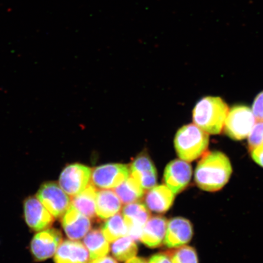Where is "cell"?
<instances>
[{
    "label": "cell",
    "instance_id": "3957f363",
    "mask_svg": "<svg viewBox=\"0 0 263 263\" xmlns=\"http://www.w3.org/2000/svg\"><path fill=\"white\" fill-rule=\"evenodd\" d=\"M174 145L180 159L187 162H193L207 152L209 134L195 124L185 125L177 131Z\"/></svg>",
    "mask_w": 263,
    "mask_h": 263
},
{
    "label": "cell",
    "instance_id": "7a4b0ae2",
    "mask_svg": "<svg viewBox=\"0 0 263 263\" xmlns=\"http://www.w3.org/2000/svg\"><path fill=\"white\" fill-rule=\"evenodd\" d=\"M229 111L228 105L221 98H203L194 108V123L206 133L220 134L224 126Z\"/></svg>",
    "mask_w": 263,
    "mask_h": 263
},
{
    "label": "cell",
    "instance_id": "ffe728a7",
    "mask_svg": "<svg viewBox=\"0 0 263 263\" xmlns=\"http://www.w3.org/2000/svg\"><path fill=\"white\" fill-rule=\"evenodd\" d=\"M83 244L89 252L90 261L107 256L110 252L109 242L100 229L90 230L84 238Z\"/></svg>",
    "mask_w": 263,
    "mask_h": 263
},
{
    "label": "cell",
    "instance_id": "2e32d148",
    "mask_svg": "<svg viewBox=\"0 0 263 263\" xmlns=\"http://www.w3.org/2000/svg\"><path fill=\"white\" fill-rule=\"evenodd\" d=\"M167 224L166 219L162 216L151 217L144 227L140 241L148 248H159L164 242Z\"/></svg>",
    "mask_w": 263,
    "mask_h": 263
},
{
    "label": "cell",
    "instance_id": "603a6c76",
    "mask_svg": "<svg viewBox=\"0 0 263 263\" xmlns=\"http://www.w3.org/2000/svg\"><path fill=\"white\" fill-rule=\"evenodd\" d=\"M111 251L117 260L125 261L136 256L138 246L136 240L126 235L113 242Z\"/></svg>",
    "mask_w": 263,
    "mask_h": 263
},
{
    "label": "cell",
    "instance_id": "52a82bcc",
    "mask_svg": "<svg viewBox=\"0 0 263 263\" xmlns=\"http://www.w3.org/2000/svg\"><path fill=\"white\" fill-rule=\"evenodd\" d=\"M130 169L126 164L110 163L92 171L91 183L97 188L114 189L129 178Z\"/></svg>",
    "mask_w": 263,
    "mask_h": 263
},
{
    "label": "cell",
    "instance_id": "30bf717a",
    "mask_svg": "<svg viewBox=\"0 0 263 263\" xmlns=\"http://www.w3.org/2000/svg\"><path fill=\"white\" fill-rule=\"evenodd\" d=\"M192 173V167L189 162L181 159L174 160L167 164L164 172V182L177 195L189 186Z\"/></svg>",
    "mask_w": 263,
    "mask_h": 263
},
{
    "label": "cell",
    "instance_id": "e0dca14e",
    "mask_svg": "<svg viewBox=\"0 0 263 263\" xmlns=\"http://www.w3.org/2000/svg\"><path fill=\"white\" fill-rule=\"evenodd\" d=\"M175 195L165 185L154 186L148 190L145 197L146 205L151 211L164 213L173 205Z\"/></svg>",
    "mask_w": 263,
    "mask_h": 263
},
{
    "label": "cell",
    "instance_id": "f546056e",
    "mask_svg": "<svg viewBox=\"0 0 263 263\" xmlns=\"http://www.w3.org/2000/svg\"><path fill=\"white\" fill-rule=\"evenodd\" d=\"M125 263H148V261L145 258L134 256V257L128 259Z\"/></svg>",
    "mask_w": 263,
    "mask_h": 263
},
{
    "label": "cell",
    "instance_id": "f1b7e54d",
    "mask_svg": "<svg viewBox=\"0 0 263 263\" xmlns=\"http://www.w3.org/2000/svg\"><path fill=\"white\" fill-rule=\"evenodd\" d=\"M90 263H118V262L116 259L107 255L103 257L95 259L90 261Z\"/></svg>",
    "mask_w": 263,
    "mask_h": 263
},
{
    "label": "cell",
    "instance_id": "7402d4cb",
    "mask_svg": "<svg viewBox=\"0 0 263 263\" xmlns=\"http://www.w3.org/2000/svg\"><path fill=\"white\" fill-rule=\"evenodd\" d=\"M101 232L109 242L128 235V229L123 215L118 213L107 219L102 226Z\"/></svg>",
    "mask_w": 263,
    "mask_h": 263
},
{
    "label": "cell",
    "instance_id": "5bb4252c",
    "mask_svg": "<svg viewBox=\"0 0 263 263\" xmlns=\"http://www.w3.org/2000/svg\"><path fill=\"white\" fill-rule=\"evenodd\" d=\"M130 176L139 183L144 191L156 186L157 170L149 157L146 155L138 156L129 167Z\"/></svg>",
    "mask_w": 263,
    "mask_h": 263
},
{
    "label": "cell",
    "instance_id": "9a60e30c",
    "mask_svg": "<svg viewBox=\"0 0 263 263\" xmlns=\"http://www.w3.org/2000/svg\"><path fill=\"white\" fill-rule=\"evenodd\" d=\"M55 263H88L89 252L86 247L78 240L62 241L54 255Z\"/></svg>",
    "mask_w": 263,
    "mask_h": 263
},
{
    "label": "cell",
    "instance_id": "9c48e42d",
    "mask_svg": "<svg viewBox=\"0 0 263 263\" xmlns=\"http://www.w3.org/2000/svg\"><path fill=\"white\" fill-rule=\"evenodd\" d=\"M24 208L26 223L33 231L40 232L50 228L54 222V217L36 196L27 197L25 200Z\"/></svg>",
    "mask_w": 263,
    "mask_h": 263
},
{
    "label": "cell",
    "instance_id": "6da1fadb",
    "mask_svg": "<svg viewBox=\"0 0 263 263\" xmlns=\"http://www.w3.org/2000/svg\"><path fill=\"white\" fill-rule=\"evenodd\" d=\"M232 172L231 162L226 154L219 151L206 152L197 163L195 180L200 189L216 192L229 182Z\"/></svg>",
    "mask_w": 263,
    "mask_h": 263
},
{
    "label": "cell",
    "instance_id": "d4e9b609",
    "mask_svg": "<svg viewBox=\"0 0 263 263\" xmlns=\"http://www.w3.org/2000/svg\"><path fill=\"white\" fill-rule=\"evenodd\" d=\"M250 151L263 146V121H258L249 135Z\"/></svg>",
    "mask_w": 263,
    "mask_h": 263
},
{
    "label": "cell",
    "instance_id": "4316f807",
    "mask_svg": "<svg viewBox=\"0 0 263 263\" xmlns=\"http://www.w3.org/2000/svg\"><path fill=\"white\" fill-rule=\"evenodd\" d=\"M148 263H172L167 253H159L151 256Z\"/></svg>",
    "mask_w": 263,
    "mask_h": 263
},
{
    "label": "cell",
    "instance_id": "484cf974",
    "mask_svg": "<svg viewBox=\"0 0 263 263\" xmlns=\"http://www.w3.org/2000/svg\"><path fill=\"white\" fill-rule=\"evenodd\" d=\"M256 120L263 121V91L256 97L252 107Z\"/></svg>",
    "mask_w": 263,
    "mask_h": 263
},
{
    "label": "cell",
    "instance_id": "277c9868",
    "mask_svg": "<svg viewBox=\"0 0 263 263\" xmlns=\"http://www.w3.org/2000/svg\"><path fill=\"white\" fill-rule=\"evenodd\" d=\"M256 119L251 108L245 106L233 107L229 111L225 123V133L235 140H241L249 136Z\"/></svg>",
    "mask_w": 263,
    "mask_h": 263
},
{
    "label": "cell",
    "instance_id": "cb8c5ba5",
    "mask_svg": "<svg viewBox=\"0 0 263 263\" xmlns=\"http://www.w3.org/2000/svg\"><path fill=\"white\" fill-rule=\"evenodd\" d=\"M172 263H199L198 256L195 248L184 245L167 252Z\"/></svg>",
    "mask_w": 263,
    "mask_h": 263
},
{
    "label": "cell",
    "instance_id": "4fadbf2b",
    "mask_svg": "<svg viewBox=\"0 0 263 263\" xmlns=\"http://www.w3.org/2000/svg\"><path fill=\"white\" fill-rule=\"evenodd\" d=\"M61 223L67 237L78 241L85 237L91 227L90 219L72 205L62 217Z\"/></svg>",
    "mask_w": 263,
    "mask_h": 263
},
{
    "label": "cell",
    "instance_id": "44dd1931",
    "mask_svg": "<svg viewBox=\"0 0 263 263\" xmlns=\"http://www.w3.org/2000/svg\"><path fill=\"white\" fill-rule=\"evenodd\" d=\"M114 191L125 205L139 202L144 195L142 187L130 176L119 186L114 189Z\"/></svg>",
    "mask_w": 263,
    "mask_h": 263
},
{
    "label": "cell",
    "instance_id": "8fae6325",
    "mask_svg": "<svg viewBox=\"0 0 263 263\" xmlns=\"http://www.w3.org/2000/svg\"><path fill=\"white\" fill-rule=\"evenodd\" d=\"M193 227L189 219L176 217L167 222L164 244L167 248L174 249L186 245L193 236Z\"/></svg>",
    "mask_w": 263,
    "mask_h": 263
},
{
    "label": "cell",
    "instance_id": "83f0119b",
    "mask_svg": "<svg viewBox=\"0 0 263 263\" xmlns=\"http://www.w3.org/2000/svg\"><path fill=\"white\" fill-rule=\"evenodd\" d=\"M251 154L254 162L263 167V146L251 151Z\"/></svg>",
    "mask_w": 263,
    "mask_h": 263
},
{
    "label": "cell",
    "instance_id": "ba28073f",
    "mask_svg": "<svg viewBox=\"0 0 263 263\" xmlns=\"http://www.w3.org/2000/svg\"><path fill=\"white\" fill-rule=\"evenodd\" d=\"M62 242V235L57 229L48 228L35 234L31 242V252L37 261L50 258L57 253Z\"/></svg>",
    "mask_w": 263,
    "mask_h": 263
},
{
    "label": "cell",
    "instance_id": "8992f818",
    "mask_svg": "<svg viewBox=\"0 0 263 263\" xmlns=\"http://www.w3.org/2000/svg\"><path fill=\"white\" fill-rule=\"evenodd\" d=\"M90 167L80 163H73L65 167L59 177V185L70 196L78 195L90 183Z\"/></svg>",
    "mask_w": 263,
    "mask_h": 263
},
{
    "label": "cell",
    "instance_id": "d6986e66",
    "mask_svg": "<svg viewBox=\"0 0 263 263\" xmlns=\"http://www.w3.org/2000/svg\"><path fill=\"white\" fill-rule=\"evenodd\" d=\"M98 190L91 182L84 191L72 197L71 205L79 212L91 219H94L96 214V198Z\"/></svg>",
    "mask_w": 263,
    "mask_h": 263
},
{
    "label": "cell",
    "instance_id": "ac0fdd59",
    "mask_svg": "<svg viewBox=\"0 0 263 263\" xmlns=\"http://www.w3.org/2000/svg\"><path fill=\"white\" fill-rule=\"evenodd\" d=\"M122 202L114 190L98 191L96 198V214L100 220H106L119 213Z\"/></svg>",
    "mask_w": 263,
    "mask_h": 263
},
{
    "label": "cell",
    "instance_id": "7c38bea8",
    "mask_svg": "<svg viewBox=\"0 0 263 263\" xmlns=\"http://www.w3.org/2000/svg\"><path fill=\"white\" fill-rule=\"evenodd\" d=\"M122 215L128 229V235L135 240L140 239L144 226L151 218L149 209L143 203L135 202L123 209Z\"/></svg>",
    "mask_w": 263,
    "mask_h": 263
},
{
    "label": "cell",
    "instance_id": "5b68a950",
    "mask_svg": "<svg viewBox=\"0 0 263 263\" xmlns=\"http://www.w3.org/2000/svg\"><path fill=\"white\" fill-rule=\"evenodd\" d=\"M36 197L54 218H62L71 205L70 197L54 182L43 183Z\"/></svg>",
    "mask_w": 263,
    "mask_h": 263
}]
</instances>
